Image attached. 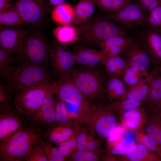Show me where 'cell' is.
Wrapping results in <instances>:
<instances>
[{"label": "cell", "mask_w": 161, "mask_h": 161, "mask_svg": "<svg viewBox=\"0 0 161 161\" xmlns=\"http://www.w3.org/2000/svg\"><path fill=\"white\" fill-rule=\"evenodd\" d=\"M71 77L91 105L98 103L106 83L105 74L97 66L75 67Z\"/></svg>", "instance_id": "1"}, {"label": "cell", "mask_w": 161, "mask_h": 161, "mask_svg": "<svg viewBox=\"0 0 161 161\" xmlns=\"http://www.w3.org/2000/svg\"><path fill=\"white\" fill-rule=\"evenodd\" d=\"M40 134L35 129L23 127L5 142L0 144V160H25L29 151L40 143Z\"/></svg>", "instance_id": "2"}, {"label": "cell", "mask_w": 161, "mask_h": 161, "mask_svg": "<svg viewBox=\"0 0 161 161\" xmlns=\"http://www.w3.org/2000/svg\"><path fill=\"white\" fill-rule=\"evenodd\" d=\"M51 74L47 67L19 61L5 81L17 94L25 88L41 82L50 81Z\"/></svg>", "instance_id": "3"}, {"label": "cell", "mask_w": 161, "mask_h": 161, "mask_svg": "<svg viewBox=\"0 0 161 161\" xmlns=\"http://www.w3.org/2000/svg\"><path fill=\"white\" fill-rule=\"evenodd\" d=\"M55 82L45 81L28 86L17 94L13 103L21 113L30 117L48 96L55 94Z\"/></svg>", "instance_id": "4"}, {"label": "cell", "mask_w": 161, "mask_h": 161, "mask_svg": "<svg viewBox=\"0 0 161 161\" xmlns=\"http://www.w3.org/2000/svg\"><path fill=\"white\" fill-rule=\"evenodd\" d=\"M51 49L42 32L30 28L21 45L18 56L20 61L47 67Z\"/></svg>", "instance_id": "5"}, {"label": "cell", "mask_w": 161, "mask_h": 161, "mask_svg": "<svg viewBox=\"0 0 161 161\" xmlns=\"http://www.w3.org/2000/svg\"><path fill=\"white\" fill-rule=\"evenodd\" d=\"M115 112L107 105H92L83 121L94 136L99 139L107 140L117 126V119Z\"/></svg>", "instance_id": "6"}, {"label": "cell", "mask_w": 161, "mask_h": 161, "mask_svg": "<svg viewBox=\"0 0 161 161\" xmlns=\"http://www.w3.org/2000/svg\"><path fill=\"white\" fill-rule=\"evenodd\" d=\"M82 30L84 41L92 44H99L112 38L131 35L129 29L105 19L84 25Z\"/></svg>", "instance_id": "7"}, {"label": "cell", "mask_w": 161, "mask_h": 161, "mask_svg": "<svg viewBox=\"0 0 161 161\" xmlns=\"http://www.w3.org/2000/svg\"><path fill=\"white\" fill-rule=\"evenodd\" d=\"M55 83V94L57 97L78 108L82 114L83 121L92 105L75 84L71 76L59 79Z\"/></svg>", "instance_id": "8"}, {"label": "cell", "mask_w": 161, "mask_h": 161, "mask_svg": "<svg viewBox=\"0 0 161 161\" xmlns=\"http://www.w3.org/2000/svg\"><path fill=\"white\" fill-rule=\"evenodd\" d=\"M50 5L48 0H18L14 4L25 24L37 28L44 24Z\"/></svg>", "instance_id": "9"}, {"label": "cell", "mask_w": 161, "mask_h": 161, "mask_svg": "<svg viewBox=\"0 0 161 161\" xmlns=\"http://www.w3.org/2000/svg\"><path fill=\"white\" fill-rule=\"evenodd\" d=\"M130 30L132 38L150 55L155 67L161 68V34L152 30L147 23Z\"/></svg>", "instance_id": "10"}, {"label": "cell", "mask_w": 161, "mask_h": 161, "mask_svg": "<svg viewBox=\"0 0 161 161\" xmlns=\"http://www.w3.org/2000/svg\"><path fill=\"white\" fill-rule=\"evenodd\" d=\"M147 13L137 4L131 2L117 12L110 14L109 18L131 30L146 23Z\"/></svg>", "instance_id": "11"}, {"label": "cell", "mask_w": 161, "mask_h": 161, "mask_svg": "<svg viewBox=\"0 0 161 161\" xmlns=\"http://www.w3.org/2000/svg\"><path fill=\"white\" fill-rule=\"evenodd\" d=\"M50 58L55 73L59 79L71 76L76 64L72 52L58 42L51 49Z\"/></svg>", "instance_id": "12"}, {"label": "cell", "mask_w": 161, "mask_h": 161, "mask_svg": "<svg viewBox=\"0 0 161 161\" xmlns=\"http://www.w3.org/2000/svg\"><path fill=\"white\" fill-rule=\"evenodd\" d=\"M120 55L125 60L127 67L142 71L148 72L150 63L154 64L148 52L133 38Z\"/></svg>", "instance_id": "13"}, {"label": "cell", "mask_w": 161, "mask_h": 161, "mask_svg": "<svg viewBox=\"0 0 161 161\" xmlns=\"http://www.w3.org/2000/svg\"><path fill=\"white\" fill-rule=\"evenodd\" d=\"M30 28L24 29L18 26L0 27V48L11 56H18L23 42Z\"/></svg>", "instance_id": "14"}, {"label": "cell", "mask_w": 161, "mask_h": 161, "mask_svg": "<svg viewBox=\"0 0 161 161\" xmlns=\"http://www.w3.org/2000/svg\"><path fill=\"white\" fill-rule=\"evenodd\" d=\"M9 104L0 105V144L23 127V123Z\"/></svg>", "instance_id": "15"}, {"label": "cell", "mask_w": 161, "mask_h": 161, "mask_svg": "<svg viewBox=\"0 0 161 161\" xmlns=\"http://www.w3.org/2000/svg\"><path fill=\"white\" fill-rule=\"evenodd\" d=\"M55 94L47 97L40 108L31 116L34 122L47 126L55 123V112L56 103L58 100Z\"/></svg>", "instance_id": "16"}, {"label": "cell", "mask_w": 161, "mask_h": 161, "mask_svg": "<svg viewBox=\"0 0 161 161\" xmlns=\"http://www.w3.org/2000/svg\"><path fill=\"white\" fill-rule=\"evenodd\" d=\"M76 64L81 66H97L103 65L106 56L100 51L95 49L80 47L73 52Z\"/></svg>", "instance_id": "17"}, {"label": "cell", "mask_w": 161, "mask_h": 161, "mask_svg": "<svg viewBox=\"0 0 161 161\" xmlns=\"http://www.w3.org/2000/svg\"><path fill=\"white\" fill-rule=\"evenodd\" d=\"M148 88L146 99L150 106L157 111L161 103V68L155 67L149 73Z\"/></svg>", "instance_id": "18"}, {"label": "cell", "mask_w": 161, "mask_h": 161, "mask_svg": "<svg viewBox=\"0 0 161 161\" xmlns=\"http://www.w3.org/2000/svg\"><path fill=\"white\" fill-rule=\"evenodd\" d=\"M132 39L131 35L112 38L99 44L100 51L106 56L120 55Z\"/></svg>", "instance_id": "19"}, {"label": "cell", "mask_w": 161, "mask_h": 161, "mask_svg": "<svg viewBox=\"0 0 161 161\" xmlns=\"http://www.w3.org/2000/svg\"><path fill=\"white\" fill-rule=\"evenodd\" d=\"M43 134L46 141L58 145L73 137V131L69 125L53 124Z\"/></svg>", "instance_id": "20"}, {"label": "cell", "mask_w": 161, "mask_h": 161, "mask_svg": "<svg viewBox=\"0 0 161 161\" xmlns=\"http://www.w3.org/2000/svg\"><path fill=\"white\" fill-rule=\"evenodd\" d=\"M95 4L93 0H79L74 7V18L72 24H85L93 16Z\"/></svg>", "instance_id": "21"}, {"label": "cell", "mask_w": 161, "mask_h": 161, "mask_svg": "<svg viewBox=\"0 0 161 161\" xmlns=\"http://www.w3.org/2000/svg\"><path fill=\"white\" fill-rule=\"evenodd\" d=\"M80 32L75 25L68 24H62L55 28L52 31V34L58 42L66 44L77 40Z\"/></svg>", "instance_id": "22"}, {"label": "cell", "mask_w": 161, "mask_h": 161, "mask_svg": "<svg viewBox=\"0 0 161 161\" xmlns=\"http://www.w3.org/2000/svg\"><path fill=\"white\" fill-rule=\"evenodd\" d=\"M125 160L131 161H160L157 154L151 152L140 144H133L124 155Z\"/></svg>", "instance_id": "23"}, {"label": "cell", "mask_w": 161, "mask_h": 161, "mask_svg": "<svg viewBox=\"0 0 161 161\" xmlns=\"http://www.w3.org/2000/svg\"><path fill=\"white\" fill-rule=\"evenodd\" d=\"M104 65L107 75L110 77H115L121 80L127 67L125 60L120 55L106 56Z\"/></svg>", "instance_id": "24"}, {"label": "cell", "mask_w": 161, "mask_h": 161, "mask_svg": "<svg viewBox=\"0 0 161 161\" xmlns=\"http://www.w3.org/2000/svg\"><path fill=\"white\" fill-rule=\"evenodd\" d=\"M51 17L54 21L62 25L72 23L74 18V7L66 2L57 5L52 10Z\"/></svg>", "instance_id": "25"}, {"label": "cell", "mask_w": 161, "mask_h": 161, "mask_svg": "<svg viewBox=\"0 0 161 161\" xmlns=\"http://www.w3.org/2000/svg\"><path fill=\"white\" fill-rule=\"evenodd\" d=\"M127 89L123 81L115 77H111L107 82L105 88L106 95L111 101L123 99Z\"/></svg>", "instance_id": "26"}, {"label": "cell", "mask_w": 161, "mask_h": 161, "mask_svg": "<svg viewBox=\"0 0 161 161\" xmlns=\"http://www.w3.org/2000/svg\"><path fill=\"white\" fill-rule=\"evenodd\" d=\"M139 107L127 110L122 114L123 127L133 130L140 128L143 120L142 112Z\"/></svg>", "instance_id": "27"}, {"label": "cell", "mask_w": 161, "mask_h": 161, "mask_svg": "<svg viewBox=\"0 0 161 161\" xmlns=\"http://www.w3.org/2000/svg\"><path fill=\"white\" fill-rule=\"evenodd\" d=\"M145 131L150 137L161 147V118L157 112L154 111L149 117Z\"/></svg>", "instance_id": "28"}, {"label": "cell", "mask_w": 161, "mask_h": 161, "mask_svg": "<svg viewBox=\"0 0 161 161\" xmlns=\"http://www.w3.org/2000/svg\"><path fill=\"white\" fill-rule=\"evenodd\" d=\"M149 75L136 83L129 86L123 99L132 98L140 102L146 99L148 88Z\"/></svg>", "instance_id": "29"}, {"label": "cell", "mask_w": 161, "mask_h": 161, "mask_svg": "<svg viewBox=\"0 0 161 161\" xmlns=\"http://www.w3.org/2000/svg\"><path fill=\"white\" fill-rule=\"evenodd\" d=\"M20 60L19 56H13L0 48V76L4 81L15 69L17 65L15 63Z\"/></svg>", "instance_id": "30"}, {"label": "cell", "mask_w": 161, "mask_h": 161, "mask_svg": "<svg viewBox=\"0 0 161 161\" xmlns=\"http://www.w3.org/2000/svg\"><path fill=\"white\" fill-rule=\"evenodd\" d=\"M0 26L11 27L25 24L20 13L14 7L7 12L0 13Z\"/></svg>", "instance_id": "31"}, {"label": "cell", "mask_w": 161, "mask_h": 161, "mask_svg": "<svg viewBox=\"0 0 161 161\" xmlns=\"http://www.w3.org/2000/svg\"><path fill=\"white\" fill-rule=\"evenodd\" d=\"M120 141L114 145L111 150V154L115 155H124L135 143L136 135L134 133L128 132L124 135Z\"/></svg>", "instance_id": "32"}, {"label": "cell", "mask_w": 161, "mask_h": 161, "mask_svg": "<svg viewBox=\"0 0 161 161\" xmlns=\"http://www.w3.org/2000/svg\"><path fill=\"white\" fill-rule=\"evenodd\" d=\"M93 0L95 4L99 8L105 11L111 13V14L117 12L132 2L131 0Z\"/></svg>", "instance_id": "33"}, {"label": "cell", "mask_w": 161, "mask_h": 161, "mask_svg": "<svg viewBox=\"0 0 161 161\" xmlns=\"http://www.w3.org/2000/svg\"><path fill=\"white\" fill-rule=\"evenodd\" d=\"M141 102L130 98H125L116 101L108 105V106L114 111L122 114L124 112L140 107Z\"/></svg>", "instance_id": "34"}, {"label": "cell", "mask_w": 161, "mask_h": 161, "mask_svg": "<svg viewBox=\"0 0 161 161\" xmlns=\"http://www.w3.org/2000/svg\"><path fill=\"white\" fill-rule=\"evenodd\" d=\"M149 74L148 72L142 71L127 67L124 73L122 80L129 86H131L144 78Z\"/></svg>", "instance_id": "35"}, {"label": "cell", "mask_w": 161, "mask_h": 161, "mask_svg": "<svg viewBox=\"0 0 161 161\" xmlns=\"http://www.w3.org/2000/svg\"><path fill=\"white\" fill-rule=\"evenodd\" d=\"M40 143L44 150L48 161H64L66 160V158L58 148L52 145V143L41 139Z\"/></svg>", "instance_id": "36"}, {"label": "cell", "mask_w": 161, "mask_h": 161, "mask_svg": "<svg viewBox=\"0 0 161 161\" xmlns=\"http://www.w3.org/2000/svg\"><path fill=\"white\" fill-rule=\"evenodd\" d=\"M69 118L67 112L66 103L58 100L55 112V123L59 125H69Z\"/></svg>", "instance_id": "37"}, {"label": "cell", "mask_w": 161, "mask_h": 161, "mask_svg": "<svg viewBox=\"0 0 161 161\" xmlns=\"http://www.w3.org/2000/svg\"><path fill=\"white\" fill-rule=\"evenodd\" d=\"M147 24L153 30L161 34V5L148 14Z\"/></svg>", "instance_id": "38"}, {"label": "cell", "mask_w": 161, "mask_h": 161, "mask_svg": "<svg viewBox=\"0 0 161 161\" xmlns=\"http://www.w3.org/2000/svg\"><path fill=\"white\" fill-rule=\"evenodd\" d=\"M136 140L140 144L143 145L149 151L155 153L157 155L160 147L157 144L145 133L137 132L136 133Z\"/></svg>", "instance_id": "39"}, {"label": "cell", "mask_w": 161, "mask_h": 161, "mask_svg": "<svg viewBox=\"0 0 161 161\" xmlns=\"http://www.w3.org/2000/svg\"><path fill=\"white\" fill-rule=\"evenodd\" d=\"M25 159L27 161H48L44 150L40 142L29 151Z\"/></svg>", "instance_id": "40"}, {"label": "cell", "mask_w": 161, "mask_h": 161, "mask_svg": "<svg viewBox=\"0 0 161 161\" xmlns=\"http://www.w3.org/2000/svg\"><path fill=\"white\" fill-rule=\"evenodd\" d=\"M98 159V157L93 151L88 150L78 151L71 158L74 161H96Z\"/></svg>", "instance_id": "41"}, {"label": "cell", "mask_w": 161, "mask_h": 161, "mask_svg": "<svg viewBox=\"0 0 161 161\" xmlns=\"http://www.w3.org/2000/svg\"><path fill=\"white\" fill-rule=\"evenodd\" d=\"M72 137L57 145L58 150L66 158L76 148V139Z\"/></svg>", "instance_id": "42"}, {"label": "cell", "mask_w": 161, "mask_h": 161, "mask_svg": "<svg viewBox=\"0 0 161 161\" xmlns=\"http://www.w3.org/2000/svg\"><path fill=\"white\" fill-rule=\"evenodd\" d=\"M148 13L161 5V0H131Z\"/></svg>", "instance_id": "43"}, {"label": "cell", "mask_w": 161, "mask_h": 161, "mask_svg": "<svg viewBox=\"0 0 161 161\" xmlns=\"http://www.w3.org/2000/svg\"><path fill=\"white\" fill-rule=\"evenodd\" d=\"M12 91L6 84H0V103L1 104H9L11 99Z\"/></svg>", "instance_id": "44"}, {"label": "cell", "mask_w": 161, "mask_h": 161, "mask_svg": "<svg viewBox=\"0 0 161 161\" xmlns=\"http://www.w3.org/2000/svg\"><path fill=\"white\" fill-rule=\"evenodd\" d=\"M123 127L116 126L112 131L107 140L109 142L114 145L118 143L123 138L122 133L125 130Z\"/></svg>", "instance_id": "45"}, {"label": "cell", "mask_w": 161, "mask_h": 161, "mask_svg": "<svg viewBox=\"0 0 161 161\" xmlns=\"http://www.w3.org/2000/svg\"><path fill=\"white\" fill-rule=\"evenodd\" d=\"M87 136L85 132L81 131L78 133L75 138L76 148L78 151H84L86 149Z\"/></svg>", "instance_id": "46"}, {"label": "cell", "mask_w": 161, "mask_h": 161, "mask_svg": "<svg viewBox=\"0 0 161 161\" xmlns=\"http://www.w3.org/2000/svg\"><path fill=\"white\" fill-rule=\"evenodd\" d=\"M13 7L8 0H0V13L9 11Z\"/></svg>", "instance_id": "47"}, {"label": "cell", "mask_w": 161, "mask_h": 161, "mask_svg": "<svg viewBox=\"0 0 161 161\" xmlns=\"http://www.w3.org/2000/svg\"><path fill=\"white\" fill-rule=\"evenodd\" d=\"M98 145L99 143L97 141L90 140L88 141L87 140L86 150L94 151L97 149Z\"/></svg>", "instance_id": "48"}, {"label": "cell", "mask_w": 161, "mask_h": 161, "mask_svg": "<svg viewBox=\"0 0 161 161\" xmlns=\"http://www.w3.org/2000/svg\"><path fill=\"white\" fill-rule=\"evenodd\" d=\"M49 4L51 5H57L66 2V0H48Z\"/></svg>", "instance_id": "49"}, {"label": "cell", "mask_w": 161, "mask_h": 161, "mask_svg": "<svg viewBox=\"0 0 161 161\" xmlns=\"http://www.w3.org/2000/svg\"><path fill=\"white\" fill-rule=\"evenodd\" d=\"M160 147V149L158 153L157 154V155L161 160V147Z\"/></svg>", "instance_id": "50"}, {"label": "cell", "mask_w": 161, "mask_h": 161, "mask_svg": "<svg viewBox=\"0 0 161 161\" xmlns=\"http://www.w3.org/2000/svg\"><path fill=\"white\" fill-rule=\"evenodd\" d=\"M157 112H158L160 117L161 118V107L158 109Z\"/></svg>", "instance_id": "51"}, {"label": "cell", "mask_w": 161, "mask_h": 161, "mask_svg": "<svg viewBox=\"0 0 161 161\" xmlns=\"http://www.w3.org/2000/svg\"><path fill=\"white\" fill-rule=\"evenodd\" d=\"M161 107V104H160V108Z\"/></svg>", "instance_id": "52"}, {"label": "cell", "mask_w": 161, "mask_h": 161, "mask_svg": "<svg viewBox=\"0 0 161 161\" xmlns=\"http://www.w3.org/2000/svg\"></svg>", "instance_id": "53"}, {"label": "cell", "mask_w": 161, "mask_h": 161, "mask_svg": "<svg viewBox=\"0 0 161 161\" xmlns=\"http://www.w3.org/2000/svg\"></svg>", "instance_id": "54"}]
</instances>
